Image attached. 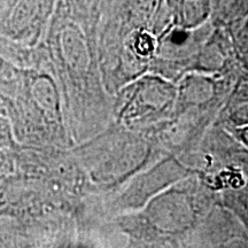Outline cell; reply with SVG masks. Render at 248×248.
<instances>
[{"label":"cell","mask_w":248,"mask_h":248,"mask_svg":"<svg viewBox=\"0 0 248 248\" xmlns=\"http://www.w3.org/2000/svg\"><path fill=\"white\" fill-rule=\"evenodd\" d=\"M48 13V0H5L0 9V40L31 45Z\"/></svg>","instance_id":"6da1fadb"},{"label":"cell","mask_w":248,"mask_h":248,"mask_svg":"<svg viewBox=\"0 0 248 248\" xmlns=\"http://www.w3.org/2000/svg\"><path fill=\"white\" fill-rule=\"evenodd\" d=\"M245 140L248 142V131L246 132V135H245Z\"/></svg>","instance_id":"3957f363"},{"label":"cell","mask_w":248,"mask_h":248,"mask_svg":"<svg viewBox=\"0 0 248 248\" xmlns=\"http://www.w3.org/2000/svg\"><path fill=\"white\" fill-rule=\"evenodd\" d=\"M4 2H5V0H0V9H1L2 5H4Z\"/></svg>","instance_id":"7a4b0ae2"}]
</instances>
